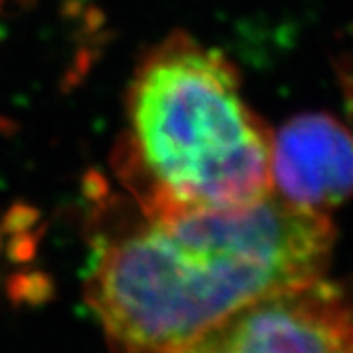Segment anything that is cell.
Segmentation results:
<instances>
[{
  "label": "cell",
  "instance_id": "2",
  "mask_svg": "<svg viewBox=\"0 0 353 353\" xmlns=\"http://www.w3.org/2000/svg\"><path fill=\"white\" fill-rule=\"evenodd\" d=\"M116 175L143 216L228 208L271 194V136L220 51L175 32L138 65Z\"/></svg>",
  "mask_w": 353,
  "mask_h": 353
},
{
  "label": "cell",
  "instance_id": "4",
  "mask_svg": "<svg viewBox=\"0 0 353 353\" xmlns=\"http://www.w3.org/2000/svg\"><path fill=\"white\" fill-rule=\"evenodd\" d=\"M271 192L328 214L353 196V132L330 114L290 118L271 138Z\"/></svg>",
  "mask_w": 353,
  "mask_h": 353
},
{
  "label": "cell",
  "instance_id": "6",
  "mask_svg": "<svg viewBox=\"0 0 353 353\" xmlns=\"http://www.w3.org/2000/svg\"><path fill=\"white\" fill-rule=\"evenodd\" d=\"M39 222V210L36 206L28 204V202H16L8 208V212L2 218V226L0 230L8 236L14 234H22L30 232L32 228Z\"/></svg>",
  "mask_w": 353,
  "mask_h": 353
},
{
  "label": "cell",
  "instance_id": "1",
  "mask_svg": "<svg viewBox=\"0 0 353 353\" xmlns=\"http://www.w3.org/2000/svg\"><path fill=\"white\" fill-rule=\"evenodd\" d=\"M99 238L85 301L112 353H176L243 306L320 279L336 228L281 201L143 216Z\"/></svg>",
  "mask_w": 353,
  "mask_h": 353
},
{
  "label": "cell",
  "instance_id": "8",
  "mask_svg": "<svg viewBox=\"0 0 353 353\" xmlns=\"http://www.w3.org/2000/svg\"><path fill=\"white\" fill-rule=\"evenodd\" d=\"M81 189H83V194L87 196L88 201L94 202V204H104L106 199L110 196V185H108L106 176L97 169H88L87 173L83 175Z\"/></svg>",
  "mask_w": 353,
  "mask_h": 353
},
{
  "label": "cell",
  "instance_id": "3",
  "mask_svg": "<svg viewBox=\"0 0 353 353\" xmlns=\"http://www.w3.org/2000/svg\"><path fill=\"white\" fill-rule=\"evenodd\" d=\"M176 353H353V296L314 279L243 306Z\"/></svg>",
  "mask_w": 353,
  "mask_h": 353
},
{
  "label": "cell",
  "instance_id": "10",
  "mask_svg": "<svg viewBox=\"0 0 353 353\" xmlns=\"http://www.w3.org/2000/svg\"><path fill=\"white\" fill-rule=\"evenodd\" d=\"M0 4H2V0H0Z\"/></svg>",
  "mask_w": 353,
  "mask_h": 353
},
{
  "label": "cell",
  "instance_id": "7",
  "mask_svg": "<svg viewBox=\"0 0 353 353\" xmlns=\"http://www.w3.org/2000/svg\"><path fill=\"white\" fill-rule=\"evenodd\" d=\"M39 245V234H32V232H22V234H14L10 236L6 253L14 263H28L36 257Z\"/></svg>",
  "mask_w": 353,
  "mask_h": 353
},
{
  "label": "cell",
  "instance_id": "9",
  "mask_svg": "<svg viewBox=\"0 0 353 353\" xmlns=\"http://www.w3.org/2000/svg\"><path fill=\"white\" fill-rule=\"evenodd\" d=\"M0 240H2V230H0Z\"/></svg>",
  "mask_w": 353,
  "mask_h": 353
},
{
  "label": "cell",
  "instance_id": "5",
  "mask_svg": "<svg viewBox=\"0 0 353 353\" xmlns=\"http://www.w3.org/2000/svg\"><path fill=\"white\" fill-rule=\"evenodd\" d=\"M6 292L14 304L39 306V304L50 303L53 299L55 283L43 271H20L8 279Z\"/></svg>",
  "mask_w": 353,
  "mask_h": 353
}]
</instances>
